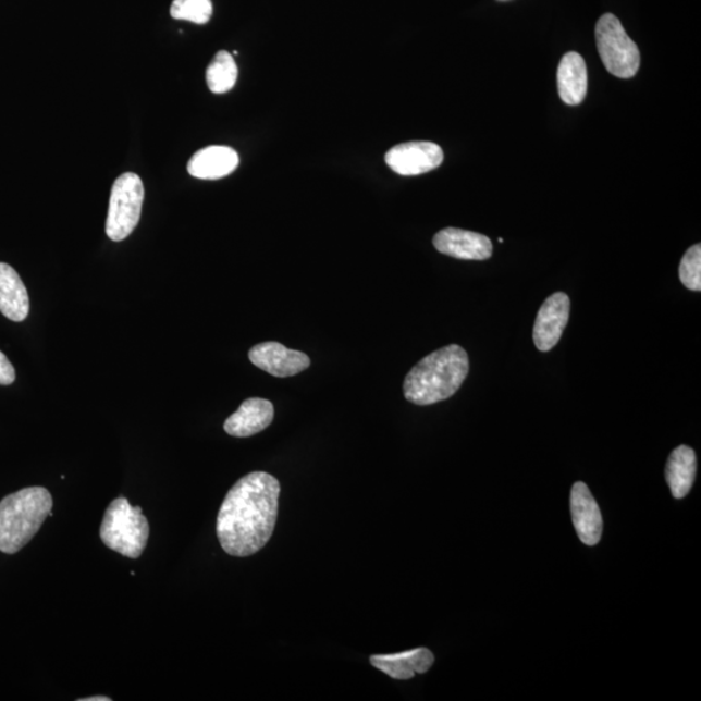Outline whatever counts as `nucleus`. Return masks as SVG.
Wrapping results in <instances>:
<instances>
[{
  "label": "nucleus",
  "instance_id": "4",
  "mask_svg": "<svg viewBox=\"0 0 701 701\" xmlns=\"http://www.w3.org/2000/svg\"><path fill=\"white\" fill-rule=\"evenodd\" d=\"M99 534L108 549L138 558L150 537V525L140 507H133L126 497L120 496L108 505Z\"/></svg>",
  "mask_w": 701,
  "mask_h": 701
},
{
  "label": "nucleus",
  "instance_id": "8",
  "mask_svg": "<svg viewBox=\"0 0 701 701\" xmlns=\"http://www.w3.org/2000/svg\"><path fill=\"white\" fill-rule=\"evenodd\" d=\"M249 361L265 372L285 379L305 372L311 359L300 350L290 349L279 342L259 343L248 353Z\"/></svg>",
  "mask_w": 701,
  "mask_h": 701
},
{
  "label": "nucleus",
  "instance_id": "10",
  "mask_svg": "<svg viewBox=\"0 0 701 701\" xmlns=\"http://www.w3.org/2000/svg\"><path fill=\"white\" fill-rule=\"evenodd\" d=\"M573 524L582 543L595 545L603 534V517L599 505L583 482L575 483L570 492Z\"/></svg>",
  "mask_w": 701,
  "mask_h": 701
},
{
  "label": "nucleus",
  "instance_id": "15",
  "mask_svg": "<svg viewBox=\"0 0 701 701\" xmlns=\"http://www.w3.org/2000/svg\"><path fill=\"white\" fill-rule=\"evenodd\" d=\"M29 309V294L23 280L15 269L0 262V312L11 321L22 322Z\"/></svg>",
  "mask_w": 701,
  "mask_h": 701
},
{
  "label": "nucleus",
  "instance_id": "14",
  "mask_svg": "<svg viewBox=\"0 0 701 701\" xmlns=\"http://www.w3.org/2000/svg\"><path fill=\"white\" fill-rule=\"evenodd\" d=\"M435 657L433 652L425 647L410 650L394 655H374L370 656V664L376 669L388 674L390 678L407 680L414 678L416 674L427 673L433 666Z\"/></svg>",
  "mask_w": 701,
  "mask_h": 701
},
{
  "label": "nucleus",
  "instance_id": "11",
  "mask_svg": "<svg viewBox=\"0 0 701 701\" xmlns=\"http://www.w3.org/2000/svg\"><path fill=\"white\" fill-rule=\"evenodd\" d=\"M434 247L441 254L462 260H488L492 255V244L487 235L447 227L435 234Z\"/></svg>",
  "mask_w": 701,
  "mask_h": 701
},
{
  "label": "nucleus",
  "instance_id": "2",
  "mask_svg": "<svg viewBox=\"0 0 701 701\" xmlns=\"http://www.w3.org/2000/svg\"><path fill=\"white\" fill-rule=\"evenodd\" d=\"M469 373L467 350L451 345L434 350L410 369L404 380V396L416 406H430L455 395Z\"/></svg>",
  "mask_w": 701,
  "mask_h": 701
},
{
  "label": "nucleus",
  "instance_id": "23",
  "mask_svg": "<svg viewBox=\"0 0 701 701\" xmlns=\"http://www.w3.org/2000/svg\"><path fill=\"white\" fill-rule=\"evenodd\" d=\"M501 2H504V0H501Z\"/></svg>",
  "mask_w": 701,
  "mask_h": 701
},
{
  "label": "nucleus",
  "instance_id": "5",
  "mask_svg": "<svg viewBox=\"0 0 701 701\" xmlns=\"http://www.w3.org/2000/svg\"><path fill=\"white\" fill-rule=\"evenodd\" d=\"M595 37L599 56L606 71L618 78L636 76L640 66L638 46L615 15L605 13L599 19Z\"/></svg>",
  "mask_w": 701,
  "mask_h": 701
},
{
  "label": "nucleus",
  "instance_id": "21",
  "mask_svg": "<svg viewBox=\"0 0 701 701\" xmlns=\"http://www.w3.org/2000/svg\"><path fill=\"white\" fill-rule=\"evenodd\" d=\"M16 380L15 368L7 356L0 350V385L10 386Z\"/></svg>",
  "mask_w": 701,
  "mask_h": 701
},
{
  "label": "nucleus",
  "instance_id": "17",
  "mask_svg": "<svg viewBox=\"0 0 701 701\" xmlns=\"http://www.w3.org/2000/svg\"><path fill=\"white\" fill-rule=\"evenodd\" d=\"M665 475L674 497L689 495L697 476V455L693 450L689 446L674 450L667 460Z\"/></svg>",
  "mask_w": 701,
  "mask_h": 701
},
{
  "label": "nucleus",
  "instance_id": "20",
  "mask_svg": "<svg viewBox=\"0 0 701 701\" xmlns=\"http://www.w3.org/2000/svg\"><path fill=\"white\" fill-rule=\"evenodd\" d=\"M679 279L684 285L692 290V292H700L701 290V246L696 245L689 248L684 255L682 261L679 266Z\"/></svg>",
  "mask_w": 701,
  "mask_h": 701
},
{
  "label": "nucleus",
  "instance_id": "22",
  "mask_svg": "<svg viewBox=\"0 0 701 701\" xmlns=\"http://www.w3.org/2000/svg\"><path fill=\"white\" fill-rule=\"evenodd\" d=\"M111 698L108 697H91V698H85V699H79V701H111Z\"/></svg>",
  "mask_w": 701,
  "mask_h": 701
},
{
  "label": "nucleus",
  "instance_id": "16",
  "mask_svg": "<svg viewBox=\"0 0 701 701\" xmlns=\"http://www.w3.org/2000/svg\"><path fill=\"white\" fill-rule=\"evenodd\" d=\"M588 66L577 52L565 53L557 71L558 96L568 106L583 102L588 94Z\"/></svg>",
  "mask_w": 701,
  "mask_h": 701
},
{
  "label": "nucleus",
  "instance_id": "3",
  "mask_svg": "<svg viewBox=\"0 0 701 701\" xmlns=\"http://www.w3.org/2000/svg\"><path fill=\"white\" fill-rule=\"evenodd\" d=\"M52 496L45 488H26L0 502V552L17 554L52 517Z\"/></svg>",
  "mask_w": 701,
  "mask_h": 701
},
{
  "label": "nucleus",
  "instance_id": "18",
  "mask_svg": "<svg viewBox=\"0 0 701 701\" xmlns=\"http://www.w3.org/2000/svg\"><path fill=\"white\" fill-rule=\"evenodd\" d=\"M207 85L214 94H224L231 91L237 83L238 69L232 53L219 51L216 53L212 62L208 65Z\"/></svg>",
  "mask_w": 701,
  "mask_h": 701
},
{
  "label": "nucleus",
  "instance_id": "1",
  "mask_svg": "<svg viewBox=\"0 0 701 701\" xmlns=\"http://www.w3.org/2000/svg\"><path fill=\"white\" fill-rule=\"evenodd\" d=\"M280 492L278 478L266 471L241 478L227 492L216 525L227 555L247 557L265 548L278 522Z\"/></svg>",
  "mask_w": 701,
  "mask_h": 701
},
{
  "label": "nucleus",
  "instance_id": "19",
  "mask_svg": "<svg viewBox=\"0 0 701 701\" xmlns=\"http://www.w3.org/2000/svg\"><path fill=\"white\" fill-rule=\"evenodd\" d=\"M213 5L211 0H173L171 15L175 20H186L204 25L210 22Z\"/></svg>",
  "mask_w": 701,
  "mask_h": 701
},
{
  "label": "nucleus",
  "instance_id": "6",
  "mask_svg": "<svg viewBox=\"0 0 701 701\" xmlns=\"http://www.w3.org/2000/svg\"><path fill=\"white\" fill-rule=\"evenodd\" d=\"M144 199V182L138 174L124 173L114 181L106 222L110 239L121 242L130 237L138 225Z\"/></svg>",
  "mask_w": 701,
  "mask_h": 701
},
{
  "label": "nucleus",
  "instance_id": "9",
  "mask_svg": "<svg viewBox=\"0 0 701 701\" xmlns=\"http://www.w3.org/2000/svg\"><path fill=\"white\" fill-rule=\"evenodd\" d=\"M569 313V296L564 293L551 295L543 303V306L537 315L534 332H532V339H534L536 346L539 350L548 353V350H551L557 345L562 339L564 329L568 325Z\"/></svg>",
  "mask_w": 701,
  "mask_h": 701
},
{
  "label": "nucleus",
  "instance_id": "7",
  "mask_svg": "<svg viewBox=\"0 0 701 701\" xmlns=\"http://www.w3.org/2000/svg\"><path fill=\"white\" fill-rule=\"evenodd\" d=\"M441 146L433 142H407L388 151L390 170L401 175H419L436 170L443 163Z\"/></svg>",
  "mask_w": 701,
  "mask_h": 701
},
{
  "label": "nucleus",
  "instance_id": "13",
  "mask_svg": "<svg viewBox=\"0 0 701 701\" xmlns=\"http://www.w3.org/2000/svg\"><path fill=\"white\" fill-rule=\"evenodd\" d=\"M239 157L237 151L226 146L201 148L188 161L187 172L199 180H220L237 170Z\"/></svg>",
  "mask_w": 701,
  "mask_h": 701
},
{
  "label": "nucleus",
  "instance_id": "12",
  "mask_svg": "<svg viewBox=\"0 0 701 701\" xmlns=\"http://www.w3.org/2000/svg\"><path fill=\"white\" fill-rule=\"evenodd\" d=\"M274 419L273 404L261 397H251L242 403V406L224 423L229 435L248 438L261 433Z\"/></svg>",
  "mask_w": 701,
  "mask_h": 701
}]
</instances>
